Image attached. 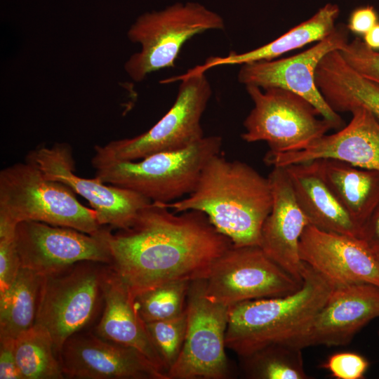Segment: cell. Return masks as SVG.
I'll list each match as a JSON object with an SVG mask.
<instances>
[{"label": "cell", "mask_w": 379, "mask_h": 379, "mask_svg": "<svg viewBox=\"0 0 379 379\" xmlns=\"http://www.w3.org/2000/svg\"><path fill=\"white\" fill-rule=\"evenodd\" d=\"M110 264L133 299L173 281L204 279L233 246L202 212L177 215L159 203L142 208L133 224L108 235Z\"/></svg>", "instance_id": "cell-1"}, {"label": "cell", "mask_w": 379, "mask_h": 379, "mask_svg": "<svg viewBox=\"0 0 379 379\" xmlns=\"http://www.w3.org/2000/svg\"><path fill=\"white\" fill-rule=\"evenodd\" d=\"M159 204L175 213H204L234 246H260L261 230L272 207V193L268 178L244 162L218 154L205 165L187 197Z\"/></svg>", "instance_id": "cell-2"}, {"label": "cell", "mask_w": 379, "mask_h": 379, "mask_svg": "<svg viewBox=\"0 0 379 379\" xmlns=\"http://www.w3.org/2000/svg\"><path fill=\"white\" fill-rule=\"evenodd\" d=\"M302 278L301 286L292 293L229 306L226 347L244 357L301 335L335 288L305 263Z\"/></svg>", "instance_id": "cell-3"}, {"label": "cell", "mask_w": 379, "mask_h": 379, "mask_svg": "<svg viewBox=\"0 0 379 379\" xmlns=\"http://www.w3.org/2000/svg\"><path fill=\"white\" fill-rule=\"evenodd\" d=\"M38 221L93 234L103 225L95 211L82 205L66 185L48 179L26 160L0 171V221L14 225Z\"/></svg>", "instance_id": "cell-4"}, {"label": "cell", "mask_w": 379, "mask_h": 379, "mask_svg": "<svg viewBox=\"0 0 379 379\" xmlns=\"http://www.w3.org/2000/svg\"><path fill=\"white\" fill-rule=\"evenodd\" d=\"M222 139L204 137L182 149L158 152L136 161L93 166L106 184L133 191L155 203H170L192 193L205 165L220 154Z\"/></svg>", "instance_id": "cell-5"}, {"label": "cell", "mask_w": 379, "mask_h": 379, "mask_svg": "<svg viewBox=\"0 0 379 379\" xmlns=\"http://www.w3.org/2000/svg\"><path fill=\"white\" fill-rule=\"evenodd\" d=\"M175 79L181 82L175 102L165 115L136 137L95 146L92 166L136 161L158 152L182 149L204 137L201 120L212 95L205 72L193 68Z\"/></svg>", "instance_id": "cell-6"}, {"label": "cell", "mask_w": 379, "mask_h": 379, "mask_svg": "<svg viewBox=\"0 0 379 379\" xmlns=\"http://www.w3.org/2000/svg\"><path fill=\"white\" fill-rule=\"evenodd\" d=\"M224 28L222 18L199 3H176L145 13L128 32V39L140 44L141 50L128 59L125 70L135 81H141L153 72L173 67L182 46L192 37Z\"/></svg>", "instance_id": "cell-7"}, {"label": "cell", "mask_w": 379, "mask_h": 379, "mask_svg": "<svg viewBox=\"0 0 379 379\" xmlns=\"http://www.w3.org/2000/svg\"><path fill=\"white\" fill-rule=\"evenodd\" d=\"M254 106L244 121L241 138L247 142L265 141L270 152L302 149L335 128L303 97L281 88L246 86Z\"/></svg>", "instance_id": "cell-8"}, {"label": "cell", "mask_w": 379, "mask_h": 379, "mask_svg": "<svg viewBox=\"0 0 379 379\" xmlns=\"http://www.w3.org/2000/svg\"><path fill=\"white\" fill-rule=\"evenodd\" d=\"M105 265L81 261L42 277L35 324L50 333L56 354L95 317L102 298Z\"/></svg>", "instance_id": "cell-9"}, {"label": "cell", "mask_w": 379, "mask_h": 379, "mask_svg": "<svg viewBox=\"0 0 379 379\" xmlns=\"http://www.w3.org/2000/svg\"><path fill=\"white\" fill-rule=\"evenodd\" d=\"M302 283L270 258L260 246H232L204 279V292L211 301L229 307L286 295L296 291Z\"/></svg>", "instance_id": "cell-10"}, {"label": "cell", "mask_w": 379, "mask_h": 379, "mask_svg": "<svg viewBox=\"0 0 379 379\" xmlns=\"http://www.w3.org/2000/svg\"><path fill=\"white\" fill-rule=\"evenodd\" d=\"M229 307L208 300L204 279L191 282L186 300L187 328L168 379H223L228 376L225 333Z\"/></svg>", "instance_id": "cell-11"}, {"label": "cell", "mask_w": 379, "mask_h": 379, "mask_svg": "<svg viewBox=\"0 0 379 379\" xmlns=\"http://www.w3.org/2000/svg\"><path fill=\"white\" fill-rule=\"evenodd\" d=\"M112 227L103 225L96 234L49 225L22 221L15 239L21 267L44 277L81 261L112 263L108 235Z\"/></svg>", "instance_id": "cell-12"}, {"label": "cell", "mask_w": 379, "mask_h": 379, "mask_svg": "<svg viewBox=\"0 0 379 379\" xmlns=\"http://www.w3.org/2000/svg\"><path fill=\"white\" fill-rule=\"evenodd\" d=\"M27 160L34 164L50 180L60 182L88 201L100 225L125 229L135 221L140 211L152 203L130 190L109 185L98 178H86L74 173L75 164L70 145L56 143L32 150Z\"/></svg>", "instance_id": "cell-13"}, {"label": "cell", "mask_w": 379, "mask_h": 379, "mask_svg": "<svg viewBox=\"0 0 379 379\" xmlns=\"http://www.w3.org/2000/svg\"><path fill=\"white\" fill-rule=\"evenodd\" d=\"M348 32L347 25H336L331 34L297 55L243 64L238 73V81L245 86H254L262 89L281 88L292 91L311 102L335 128H342L343 119L328 105L317 88L315 72L326 55L341 50L348 42Z\"/></svg>", "instance_id": "cell-14"}, {"label": "cell", "mask_w": 379, "mask_h": 379, "mask_svg": "<svg viewBox=\"0 0 379 379\" xmlns=\"http://www.w3.org/2000/svg\"><path fill=\"white\" fill-rule=\"evenodd\" d=\"M58 355L65 378L168 379L138 350L95 333H77Z\"/></svg>", "instance_id": "cell-15"}, {"label": "cell", "mask_w": 379, "mask_h": 379, "mask_svg": "<svg viewBox=\"0 0 379 379\" xmlns=\"http://www.w3.org/2000/svg\"><path fill=\"white\" fill-rule=\"evenodd\" d=\"M299 252L301 260L335 288L356 283L379 286L378 256L361 238L308 225L301 235Z\"/></svg>", "instance_id": "cell-16"}, {"label": "cell", "mask_w": 379, "mask_h": 379, "mask_svg": "<svg viewBox=\"0 0 379 379\" xmlns=\"http://www.w3.org/2000/svg\"><path fill=\"white\" fill-rule=\"evenodd\" d=\"M379 317V286L356 283L333 288L307 330L290 344L300 349L349 344Z\"/></svg>", "instance_id": "cell-17"}, {"label": "cell", "mask_w": 379, "mask_h": 379, "mask_svg": "<svg viewBox=\"0 0 379 379\" xmlns=\"http://www.w3.org/2000/svg\"><path fill=\"white\" fill-rule=\"evenodd\" d=\"M350 112L352 115L350 121L338 132L325 134L300 150L268 151L265 162L274 167L333 159L379 172V119L362 107Z\"/></svg>", "instance_id": "cell-18"}, {"label": "cell", "mask_w": 379, "mask_h": 379, "mask_svg": "<svg viewBox=\"0 0 379 379\" xmlns=\"http://www.w3.org/2000/svg\"><path fill=\"white\" fill-rule=\"evenodd\" d=\"M267 178L272 207L261 230L260 246L270 258L302 282L304 262L299 244L309 221L295 200L285 168L274 166Z\"/></svg>", "instance_id": "cell-19"}, {"label": "cell", "mask_w": 379, "mask_h": 379, "mask_svg": "<svg viewBox=\"0 0 379 379\" xmlns=\"http://www.w3.org/2000/svg\"><path fill=\"white\" fill-rule=\"evenodd\" d=\"M101 286L105 306L95 333L138 350L167 377L165 364L135 309L134 299L111 265H104Z\"/></svg>", "instance_id": "cell-20"}, {"label": "cell", "mask_w": 379, "mask_h": 379, "mask_svg": "<svg viewBox=\"0 0 379 379\" xmlns=\"http://www.w3.org/2000/svg\"><path fill=\"white\" fill-rule=\"evenodd\" d=\"M284 167L295 200L310 225L321 230L361 238V228L326 183L318 160Z\"/></svg>", "instance_id": "cell-21"}, {"label": "cell", "mask_w": 379, "mask_h": 379, "mask_svg": "<svg viewBox=\"0 0 379 379\" xmlns=\"http://www.w3.org/2000/svg\"><path fill=\"white\" fill-rule=\"evenodd\" d=\"M315 81L328 105L336 112L362 107L379 119V85L353 70L338 51L326 55L315 72Z\"/></svg>", "instance_id": "cell-22"}, {"label": "cell", "mask_w": 379, "mask_h": 379, "mask_svg": "<svg viewBox=\"0 0 379 379\" xmlns=\"http://www.w3.org/2000/svg\"><path fill=\"white\" fill-rule=\"evenodd\" d=\"M317 160L326 183L361 230L379 205V172L337 159Z\"/></svg>", "instance_id": "cell-23"}, {"label": "cell", "mask_w": 379, "mask_h": 379, "mask_svg": "<svg viewBox=\"0 0 379 379\" xmlns=\"http://www.w3.org/2000/svg\"><path fill=\"white\" fill-rule=\"evenodd\" d=\"M339 13L340 8L336 4L328 3L309 19L264 46L245 53L231 52L224 57H210L203 65L194 68L200 72H206L219 65H241L252 62L274 60L284 53L312 42L319 41L328 36L336 27L335 22Z\"/></svg>", "instance_id": "cell-24"}, {"label": "cell", "mask_w": 379, "mask_h": 379, "mask_svg": "<svg viewBox=\"0 0 379 379\" xmlns=\"http://www.w3.org/2000/svg\"><path fill=\"white\" fill-rule=\"evenodd\" d=\"M41 279L21 267L9 288L0 294V339L15 340L34 326Z\"/></svg>", "instance_id": "cell-25"}, {"label": "cell", "mask_w": 379, "mask_h": 379, "mask_svg": "<svg viewBox=\"0 0 379 379\" xmlns=\"http://www.w3.org/2000/svg\"><path fill=\"white\" fill-rule=\"evenodd\" d=\"M16 362L22 379L65 378L50 333L34 324L14 340Z\"/></svg>", "instance_id": "cell-26"}, {"label": "cell", "mask_w": 379, "mask_h": 379, "mask_svg": "<svg viewBox=\"0 0 379 379\" xmlns=\"http://www.w3.org/2000/svg\"><path fill=\"white\" fill-rule=\"evenodd\" d=\"M302 349L274 343L241 357L244 372L255 379H307Z\"/></svg>", "instance_id": "cell-27"}, {"label": "cell", "mask_w": 379, "mask_h": 379, "mask_svg": "<svg viewBox=\"0 0 379 379\" xmlns=\"http://www.w3.org/2000/svg\"><path fill=\"white\" fill-rule=\"evenodd\" d=\"M191 282L173 281L145 291L134 298V305L145 323L164 320L182 314Z\"/></svg>", "instance_id": "cell-28"}, {"label": "cell", "mask_w": 379, "mask_h": 379, "mask_svg": "<svg viewBox=\"0 0 379 379\" xmlns=\"http://www.w3.org/2000/svg\"><path fill=\"white\" fill-rule=\"evenodd\" d=\"M145 324L168 372L176 361L184 343L187 328L186 307L182 314L175 317Z\"/></svg>", "instance_id": "cell-29"}, {"label": "cell", "mask_w": 379, "mask_h": 379, "mask_svg": "<svg viewBox=\"0 0 379 379\" xmlns=\"http://www.w3.org/2000/svg\"><path fill=\"white\" fill-rule=\"evenodd\" d=\"M344 61L363 78L379 85V52L356 37L338 51Z\"/></svg>", "instance_id": "cell-30"}, {"label": "cell", "mask_w": 379, "mask_h": 379, "mask_svg": "<svg viewBox=\"0 0 379 379\" xmlns=\"http://www.w3.org/2000/svg\"><path fill=\"white\" fill-rule=\"evenodd\" d=\"M15 227L0 221V294L9 288L21 267L15 239Z\"/></svg>", "instance_id": "cell-31"}, {"label": "cell", "mask_w": 379, "mask_h": 379, "mask_svg": "<svg viewBox=\"0 0 379 379\" xmlns=\"http://www.w3.org/2000/svg\"><path fill=\"white\" fill-rule=\"evenodd\" d=\"M337 379H361L368 367V361L354 352H338L331 355L321 365Z\"/></svg>", "instance_id": "cell-32"}, {"label": "cell", "mask_w": 379, "mask_h": 379, "mask_svg": "<svg viewBox=\"0 0 379 379\" xmlns=\"http://www.w3.org/2000/svg\"><path fill=\"white\" fill-rule=\"evenodd\" d=\"M14 340L0 339V379H22L16 362Z\"/></svg>", "instance_id": "cell-33"}, {"label": "cell", "mask_w": 379, "mask_h": 379, "mask_svg": "<svg viewBox=\"0 0 379 379\" xmlns=\"http://www.w3.org/2000/svg\"><path fill=\"white\" fill-rule=\"evenodd\" d=\"M378 22V16L371 6L359 7L350 14L347 29L357 34L364 35Z\"/></svg>", "instance_id": "cell-34"}, {"label": "cell", "mask_w": 379, "mask_h": 379, "mask_svg": "<svg viewBox=\"0 0 379 379\" xmlns=\"http://www.w3.org/2000/svg\"><path fill=\"white\" fill-rule=\"evenodd\" d=\"M361 239L379 256V205L362 227Z\"/></svg>", "instance_id": "cell-35"}, {"label": "cell", "mask_w": 379, "mask_h": 379, "mask_svg": "<svg viewBox=\"0 0 379 379\" xmlns=\"http://www.w3.org/2000/svg\"><path fill=\"white\" fill-rule=\"evenodd\" d=\"M364 41L371 48L379 49V22L364 35Z\"/></svg>", "instance_id": "cell-36"}, {"label": "cell", "mask_w": 379, "mask_h": 379, "mask_svg": "<svg viewBox=\"0 0 379 379\" xmlns=\"http://www.w3.org/2000/svg\"><path fill=\"white\" fill-rule=\"evenodd\" d=\"M378 259H379V256H378ZM378 335H379V331H378Z\"/></svg>", "instance_id": "cell-37"}, {"label": "cell", "mask_w": 379, "mask_h": 379, "mask_svg": "<svg viewBox=\"0 0 379 379\" xmlns=\"http://www.w3.org/2000/svg\"><path fill=\"white\" fill-rule=\"evenodd\" d=\"M379 1V0H378Z\"/></svg>", "instance_id": "cell-38"}]
</instances>
